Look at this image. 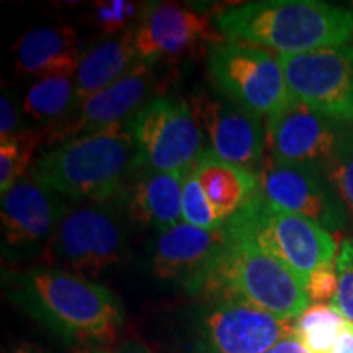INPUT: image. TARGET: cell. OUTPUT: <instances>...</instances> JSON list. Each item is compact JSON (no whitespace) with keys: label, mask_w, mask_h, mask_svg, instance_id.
<instances>
[{"label":"cell","mask_w":353,"mask_h":353,"mask_svg":"<svg viewBox=\"0 0 353 353\" xmlns=\"http://www.w3.org/2000/svg\"><path fill=\"white\" fill-rule=\"evenodd\" d=\"M61 195L25 176L2 195V254L23 262L44 254L68 211Z\"/></svg>","instance_id":"obj_11"},{"label":"cell","mask_w":353,"mask_h":353,"mask_svg":"<svg viewBox=\"0 0 353 353\" xmlns=\"http://www.w3.org/2000/svg\"><path fill=\"white\" fill-rule=\"evenodd\" d=\"M12 353H48V352H44L41 347L37 345V343L20 342L19 345L13 348Z\"/></svg>","instance_id":"obj_33"},{"label":"cell","mask_w":353,"mask_h":353,"mask_svg":"<svg viewBox=\"0 0 353 353\" xmlns=\"http://www.w3.org/2000/svg\"><path fill=\"white\" fill-rule=\"evenodd\" d=\"M136 149V167L187 175L205 154V132L190 103L156 97L126 121Z\"/></svg>","instance_id":"obj_7"},{"label":"cell","mask_w":353,"mask_h":353,"mask_svg":"<svg viewBox=\"0 0 353 353\" xmlns=\"http://www.w3.org/2000/svg\"><path fill=\"white\" fill-rule=\"evenodd\" d=\"M325 175L341 196L347 211L353 214V128L348 130L343 138Z\"/></svg>","instance_id":"obj_26"},{"label":"cell","mask_w":353,"mask_h":353,"mask_svg":"<svg viewBox=\"0 0 353 353\" xmlns=\"http://www.w3.org/2000/svg\"><path fill=\"white\" fill-rule=\"evenodd\" d=\"M203 294L216 301H241L280 319H298L309 307L306 280L272 255L226 236Z\"/></svg>","instance_id":"obj_4"},{"label":"cell","mask_w":353,"mask_h":353,"mask_svg":"<svg viewBox=\"0 0 353 353\" xmlns=\"http://www.w3.org/2000/svg\"><path fill=\"white\" fill-rule=\"evenodd\" d=\"M290 97L343 125H353V46L278 52Z\"/></svg>","instance_id":"obj_8"},{"label":"cell","mask_w":353,"mask_h":353,"mask_svg":"<svg viewBox=\"0 0 353 353\" xmlns=\"http://www.w3.org/2000/svg\"><path fill=\"white\" fill-rule=\"evenodd\" d=\"M193 172L223 223L239 213L259 190V176L255 172L229 164L216 156L210 148L198 161Z\"/></svg>","instance_id":"obj_21"},{"label":"cell","mask_w":353,"mask_h":353,"mask_svg":"<svg viewBox=\"0 0 353 353\" xmlns=\"http://www.w3.org/2000/svg\"><path fill=\"white\" fill-rule=\"evenodd\" d=\"M337 288L339 278L334 263L322 265L307 276L306 293L309 299L316 304H324L327 301L332 303L335 294H337Z\"/></svg>","instance_id":"obj_28"},{"label":"cell","mask_w":353,"mask_h":353,"mask_svg":"<svg viewBox=\"0 0 353 353\" xmlns=\"http://www.w3.org/2000/svg\"><path fill=\"white\" fill-rule=\"evenodd\" d=\"M128 213L120 196L68 208L44 259L82 278H97L130 257Z\"/></svg>","instance_id":"obj_5"},{"label":"cell","mask_w":353,"mask_h":353,"mask_svg":"<svg viewBox=\"0 0 353 353\" xmlns=\"http://www.w3.org/2000/svg\"><path fill=\"white\" fill-rule=\"evenodd\" d=\"M183 223L192 224L206 231H216L224 226L206 196L195 172H190L183 180V201H182Z\"/></svg>","instance_id":"obj_24"},{"label":"cell","mask_w":353,"mask_h":353,"mask_svg":"<svg viewBox=\"0 0 353 353\" xmlns=\"http://www.w3.org/2000/svg\"><path fill=\"white\" fill-rule=\"evenodd\" d=\"M294 334V321L280 319L241 301H216L205 316L211 353H267Z\"/></svg>","instance_id":"obj_16"},{"label":"cell","mask_w":353,"mask_h":353,"mask_svg":"<svg viewBox=\"0 0 353 353\" xmlns=\"http://www.w3.org/2000/svg\"><path fill=\"white\" fill-rule=\"evenodd\" d=\"M208 70L221 92L257 117H272L291 99L280 61L260 48L211 44Z\"/></svg>","instance_id":"obj_9"},{"label":"cell","mask_w":353,"mask_h":353,"mask_svg":"<svg viewBox=\"0 0 353 353\" xmlns=\"http://www.w3.org/2000/svg\"><path fill=\"white\" fill-rule=\"evenodd\" d=\"M330 353H353V322H345Z\"/></svg>","instance_id":"obj_30"},{"label":"cell","mask_w":353,"mask_h":353,"mask_svg":"<svg viewBox=\"0 0 353 353\" xmlns=\"http://www.w3.org/2000/svg\"><path fill=\"white\" fill-rule=\"evenodd\" d=\"M270 353H311V350L299 341L298 335H291V337H286L281 342H278Z\"/></svg>","instance_id":"obj_31"},{"label":"cell","mask_w":353,"mask_h":353,"mask_svg":"<svg viewBox=\"0 0 353 353\" xmlns=\"http://www.w3.org/2000/svg\"><path fill=\"white\" fill-rule=\"evenodd\" d=\"M136 167V149L126 123L57 143L30 170L34 182L76 201L117 200Z\"/></svg>","instance_id":"obj_2"},{"label":"cell","mask_w":353,"mask_h":353,"mask_svg":"<svg viewBox=\"0 0 353 353\" xmlns=\"http://www.w3.org/2000/svg\"><path fill=\"white\" fill-rule=\"evenodd\" d=\"M139 6L128 0H105V2H97L92 8L90 23L95 26L99 32L108 37H118L138 25V12Z\"/></svg>","instance_id":"obj_25"},{"label":"cell","mask_w":353,"mask_h":353,"mask_svg":"<svg viewBox=\"0 0 353 353\" xmlns=\"http://www.w3.org/2000/svg\"><path fill=\"white\" fill-rule=\"evenodd\" d=\"M79 99L74 77H50L34 82L21 101V110L39 125L63 126L77 112Z\"/></svg>","instance_id":"obj_22"},{"label":"cell","mask_w":353,"mask_h":353,"mask_svg":"<svg viewBox=\"0 0 353 353\" xmlns=\"http://www.w3.org/2000/svg\"><path fill=\"white\" fill-rule=\"evenodd\" d=\"M224 245L223 228L206 231L182 221L159 232L152 245V272L161 280L182 285L190 293H201Z\"/></svg>","instance_id":"obj_14"},{"label":"cell","mask_w":353,"mask_h":353,"mask_svg":"<svg viewBox=\"0 0 353 353\" xmlns=\"http://www.w3.org/2000/svg\"><path fill=\"white\" fill-rule=\"evenodd\" d=\"M114 353H152V352L139 341H130L118 347Z\"/></svg>","instance_id":"obj_32"},{"label":"cell","mask_w":353,"mask_h":353,"mask_svg":"<svg viewBox=\"0 0 353 353\" xmlns=\"http://www.w3.org/2000/svg\"><path fill=\"white\" fill-rule=\"evenodd\" d=\"M216 26L229 39L304 52L345 44L353 37V8L321 0H260L228 8Z\"/></svg>","instance_id":"obj_3"},{"label":"cell","mask_w":353,"mask_h":353,"mask_svg":"<svg viewBox=\"0 0 353 353\" xmlns=\"http://www.w3.org/2000/svg\"><path fill=\"white\" fill-rule=\"evenodd\" d=\"M23 110L17 105L15 97L10 92H2L0 97V141L19 138L30 131L23 120Z\"/></svg>","instance_id":"obj_29"},{"label":"cell","mask_w":353,"mask_h":353,"mask_svg":"<svg viewBox=\"0 0 353 353\" xmlns=\"http://www.w3.org/2000/svg\"><path fill=\"white\" fill-rule=\"evenodd\" d=\"M83 54L77 33L69 25H41L28 30L17 43L15 70L38 81L72 77Z\"/></svg>","instance_id":"obj_18"},{"label":"cell","mask_w":353,"mask_h":353,"mask_svg":"<svg viewBox=\"0 0 353 353\" xmlns=\"http://www.w3.org/2000/svg\"><path fill=\"white\" fill-rule=\"evenodd\" d=\"M223 231L280 260L306 281L316 268L334 262L332 234L303 216L273 206L260 190L224 223Z\"/></svg>","instance_id":"obj_6"},{"label":"cell","mask_w":353,"mask_h":353,"mask_svg":"<svg viewBox=\"0 0 353 353\" xmlns=\"http://www.w3.org/2000/svg\"><path fill=\"white\" fill-rule=\"evenodd\" d=\"M138 174L121 192L128 218L148 224L159 232L182 223L185 175L138 167Z\"/></svg>","instance_id":"obj_19"},{"label":"cell","mask_w":353,"mask_h":353,"mask_svg":"<svg viewBox=\"0 0 353 353\" xmlns=\"http://www.w3.org/2000/svg\"><path fill=\"white\" fill-rule=\"evenodd\" d=\"M141 59L159 63L190 54L201 44L219 43L208 19L188 7L169 2L148 3L134 26Z\"/></svg>","instance_id":"obj_17"},{"label":"cell","mask_w":353,"mask_h":353,"mask_svg":"<svg viewBox=\"0 0 353 353\" xmlns=\"http://www.w3.org/2000/svg\"><path fill=\"white\" fill-rule=\"evenodd\" d=\"M154 65L156 63L139 59L120 81L83 101L74 118L63 126H57L51 134L52 141L63 143L76 136L123 125L125 120L130 121V118L148 103L149 95L157 88Z\"/></svg>","instance_id":"obj_15"},{"label":"cell","mask_w":353,"mask_h":353,"mask_svg":"<svg viewBox=\"0 0 353 353\" xmlns=\"http://www.w3.org/2000/svg\"><path fill=\"white\" fill-rule=\"evenodd\" d=\"M141 59L136 50L134 28L108 38L85 51L74 76L79 107L99 92L113 85Z\"/></svg>","instance_id":"obj_20"},{"label":"cell","mask_w":353,"mask_h":353,"mask_svg":"<svg viewBox=\"0 0 353 353\" xmlns=\"http://www.w3.org/2000/svg\"><path fill=\"white\" fill-rule=\"evenodd\" d=\"M335 270H337L339 288L330 304L337 307L347 321L353 322V239L342 242Z\"/></svg>","instance_id":"obj_27"},{"label":"cell","mask_w":353,"mask_h":353,"mask_svg":"<svg viewBox=\"0 0 353 353\" xmlns=\"http://www.w3.org/2000/svg\"><path fill=\"white\" fill-rule=\"evenodd\" d=\"M12 296L61 337L107 345L123 324V307L107 286L56 267H34L10 278Z\"/></svg>","instance_id":"obj_1"},{"label":"cell","mask_w":353,"mask_h":353,"mask_svg":"<svg viewBox=\"0 0 353 353\" xmlns=\"http://www.w3.org/2000/svg\"><path fill=\"white\" fill-rule=\"evenodd\" d=\"M350 125H343L290 99L267 121V144L272 159L281 164L327 172Z\"/></svg>","instance_id":"obj_10"},{"label":"cell","mask_w":353,"mask_h":353,"mask_svg":"<svg viewBox=\"0 0 353 353\" xmlns=\"http://www.w3.org/2000/svg\"><path fill=\"white\" fill-rule=\"evenodd\" d=\"M190 108L210 139V149L223 161L254 172L263 157L267 136L260 117L234 101L218 87H203Z\"/></svg>","instance_id":"obj_13"},{"label":"cell","mask_w":353,"mask_h":353,"mask_svg":"<svg viewBox=\"0 0 353 353\" xmlns=\"http://www.w3.org/2000/svg\"><path fill=\"white\" fill-rule=\"evenodd\" d=\"M43 138L34 130L26 131L19 138L0 141V190L2 195L19 180L30 175L34 164L33 156Z\"/></svg>","instance_id":"obj_23"},{"label":"cell","mask_w":353,"mask_h":353,"mask_svg":"<svg viewBox=\"0 0 353 353\" xmlns=\"http://www.w3.org/2000/svg\"><path fill=\"white\" fill-rule=\"evenodd\" d=\"M267 353H270V350H268V352H267Z\"/></svg>","instance_id":"obj_35"},{"label":"cell","mask_w":353,"mask_h":353,"mask_svg":"<svg viewBox=\"0 0 353 353\" xmlns=\"http://www.w3.org/2000/svg\"><path fill=\"white\" fill-rule=\"evenodd\" d=\"M77 353H112V352L107 350L105 347H100V345H87L85 348H82V350Z\"/></svg>","instance_id":"obj_34"},{"label":"cell","mask_w":353,"mask_h":353,"mask_svg":"<svg viewBox=\"0 0 353 353\" xmlns=\"http://www.w3.org/2000/svg\"><path fill=\"white\" fill-rule=\"evenodd\" d=\"M259 190L276 208L303 216L325 231L347 224V208L324 172L270 159L257 172Z\"/></svg>","instance_id":"obj_12"}]
</instances>
